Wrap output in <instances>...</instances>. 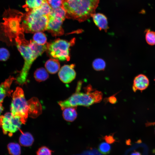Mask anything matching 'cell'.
Listing matches in <instances>:
<instances>
[{
    "mask_svg": "<svg viewBox=\"0 0 155 155\" xmlns=\"http://www.w3.org/2000/svg\"><path fill=\"white\" fill-rule=\"evenodd\" d=\"M24 33L20 34L15 40L18 49L24 60L23 67L16 79L17 83L20 84L26 82L29 71L34 61L47 49L46 44L41 45L33 40L28 41L25 38Z\"/></svg>",
    "mask_w": 155,
    "mask_h": 155,
    "instance_id": "cell-1",
    "label": "cell"
},
{
    "mask_svg": "<svg viewBox=\"0 0 155 155\" xmlns=\"http://www.w3.org/2000/svg\"><path fill=\"white\" fill-rule=\"evenodd\" d=\"M24 14L17 10L9 8L3 13V22H0V40L8 45L13 43L16 38L24 32L20 24Z\"/></svg>",
    "mask_w": 155,
    "mask_h": 155,
    "instance_id": "cell-2",
    "label": "cell"
},
{
    "mask_svg": "<svg viewBox=\"0 0 155 155\" xmlns=\"http://www.w3.org/2000/svg\"><path fill=\"white\" fill-rule=\"evenodd\" d=\"M66 18L79 22L86 20L95 13L99 0H62Z\"/></svg>",
    "mask_w": 155,
    "mask_h": 155,
    "instance_id": "cell-3",
    "label": "cell"
},
{
    "mask_svg": "<svg viewBox=\"0 0 155 155\" xmlns=\"http://www.w3.org/2000/svg\"><path fill=\"white\" fill-rule=\"evenodd\" d=\"M81 82H79L75 93L65 100L59 102L58 104L62 110L67 107L78 106L88 107L102 100V94L101 92L93 90L91 86H88L84 92H81Z\"/></svg>",
    "mask_w": 155,
    "mask_h": 155,
    "instance_id": "cell-4",
    "label": "cell"
},
{
    "mask_svg": "<svg viewBox=\"0 0 155 155\" xmlns=\"http://www.w3.org/2000/svg\"><path fill=\"white\" fill-rule=\"evenodd\" d=\"M23 18L21 25L24 32L33 33L46 30L48 16L43 15L38 8L27 12Z\"/></svg>",
    "mask_w": 155,
    "mask_h": 155,
    "instance_id": "cell-5",
    "label": "cell"
},
{
    "mask_svg": "<svg viewBox=\"0 0 155 155\" xmlns=\"http://www.w3.org/2000/svg\"><path fill=\"white\" fill-rule=\"evenodd\" d=\"M10 110L13 116L20 118L23 124L25 123L29 116V105L24 91L20 87H17L12 94Z\"/></svg>",
    "mask_w": 155,
    "mask_h": 155,
    "instance_id": "cell-6",
    "label": "cell"
},
{
    "mask_svg": "<svg viewBox=\"0 0 155 155\" xmlns=\"http://www.w3.org/2000/svg\"><path fill=\"white\" fill-rule=\"evenodd\" d=\"M75 39L70 41L59 38L46 43L47 49L49 54L52 57L61 61H69L70 58L69 49L74 44Z\"/></svg>",
    "mask_w": 155,
    "mask_h": 155,
    "instance_id": "cell-7",
    "label": "cell"
},
{
    "mask_svg": "<svg viewBox=\"0 0 155 155\" xmlns=\"http://www.w3.org/2000/svg\"><path fill=\"white\" fill-rule=\"evenodd\" d=\"M22 124L20 118L13 116L11 113H7L3 115L0 116V127L4 134L9 136L20 129Z\"/></svg>",
    "mask_w": 155,
    "mask_h": 155,
    "instance_id": "cell-8",
    "label": "cell"
},
{
    "mask_svg": "<svg viewBox=\"0 0 155 155\" xmlns=\"http://www.w3.org/2000/svg\"><path fill=\"white\" fill-rule=\"evenodd\" d=\"M48 18L46 30L51 33L53 36H59L63 35L64 32L62 25L64 20L49 15Z\"/></svg>",
    "mask_w": 155,
    "mask_h": 155,
    "instance_id": "cell-9",
    "label": "cell"
},
{
    "mask_svg": "<svg viewBox=\"0 0 155 155\" xmlns=\"http://www.w3.org/2000/svg\"><path fill=\"white\" fill-rule=\"evenodd\" d=\"M75 65H65L59 70L58 76L60 80L65 83H69L75 78L76 73L74 69Z\"/></svg>",
    "mask_w": 155,
    "mask_h": 155,
    "instance_id": "cell-10",
    "label": "cell"
},
{
    "mask_svg": "<svg viewBox=\"0 0 155 155\" xmlns=\"http://www.w3.org/2000/svg\"><path fill=\"white\" fill-rule=\"evenodd\" d=\"M149 80L144 75L140 74L136 76L133 80L132 89L134 92L139 90L142 91L148 87Z\"/></svg>",
    "mask_w": 155,
    "mask_h": 155,
    "instance_id": "cell-11",
    "label": "cell"
},
{
    "mask_svg": "<svg viewBox=\"0 0 155 155\" xmlns=\"http://www.w3.org/2000/svg\"><path fill=\"white\" fill-rule=\"evenodd\" d=\"M16 80L13 77L10 76L3 82L0 84V103H1L6 96H11L13 91L10 86L13 81Z\"/></svg>",
    "mask_w": 155,
    "mask_h": 155,
    "instance_id": "cell-12",
    "label": "cell"
},
{
    "mask_svg": "<svg viewBox=\"0 0 155 155\" xmlns=\"http://www.w3.org/2000/svg\"><path fill=\"white\" fill-rule=\"evenodd\" d=\"M92 17L93 21L99 29L104 30L106 31L108 28V21L106 16L103 14L98 13L93 14Z\"/></svg>",
    "mask_w": 155,
    "mask_h": 155,
    "instance_id": "cell-13",
    "label": "cell"
},
{
    "mask_svg": "<svg viewBox=\"0 0 155 155\" xmlns=\"http://www.w3.org/2000/svg\"><path fill=\"white\" fill-rule=\"evenodd\" d=\"M29 105V115L35 117L41 113V106L37 99L33 98L28 101Z\"/></svg>",
    "mask_w": 155,
    "mask_h": 155,
    "instance_id": "cell-14",
    "label": "cell"
},
{
    "mask_svg": "<svg viewBox=\"0 0 155 155\" xmlns=\"http://www.w3.org/2000/svg\"><path fill=\"white\" fill-rule=\"evenodd\" d=\"M45 66L49 73L51 74H55L59 70L60 64L57 59H51L46 62Z\"/></svg>",
    "mask_w": 155,
    "mask_h": 155,
    "instance_id": "cell-15",
    "label": "cell"
},
{
    "mask_svg": "<svg viewBox=\"0 0 155 155\" xmlns=\"http://www.w3.org/2000/svg\"><path fill=\"white\" fill-rule=\"evenodd\" d=\"M76 108V107H71L64 108L63 112L64 119L68 122H72L74 121L78 115Z\"/></svg>",
    "mask_w": 155,
    "mask_h": 155,
    "instance_id": "cell-16",
    "label": "cell"
},
{
    "mask_svg": "<svg viewBox=\"0 0 155 155\" xmlns=\"http://www.w3.org/2000/svg\"><path fill=\"white\" fill-rule=\"evenodd\" d=\"M34 141V137L30 133L22 132V134L19 138V142L21 146L25 147L31 146L33 144Z\"/></svg>",
    "mask_w": 155,
    "mask_h": 155,
    "instance_id": "cell-17",
    "label": "cell"
},
{
    "mask_svg": "<svg viewBox=\"0 0 155 155\" xmlns=\"http://www.w3.org/2000/svg\"><path fill=\"white\" fill-rule=\"evenodd\" d=\"M46 0H26L25 4L23 6L27 12L40 7Z\"/></svg>",
    "mask_w": 155,
    "mask_h": 155,
    "instance_id": "cell-18",
    "label": "cell"
},
{
    "mask_svg": "<svg viewBox=\"0 0 155 155\" xmlns=\"http://www.w3.org/2000/svg\"><path fill=\"white\" fill-rule=\"evenodd\" d=\"M48 73L46 70L43 68H40L37 69L34 73V77L35 80L38 82L44 81L49 78Z\"/></svg>",
    "mask_w": 155,
    "mask_h": 155,
    "instance_id": "cell-19",
    "label": "cell"
},
{
    "mask_svg": "<svg viewBox=\"0 0 155 155\" xmlns=\"http://www.w3.org/2000/svg\"><path fill=\"white\" fill-rule=\"evenodd\" d=\"M49 15L61 19L63 20L66 18V12L62 6L52 9Z\"/></svg>",
    "mask_w": 155,
    "mask_h": 155,
    "instance_id": "cell-20",
    "label": "cell"
},
{
    "mask_svg": "<svg viewBox=\"0 0 155 155\" xmlns=\"http://www.w3.org/2000/svg\"><path fill=\"white\" fill-rule=\"evenodd\" d=\"M33 40L38 44L44 45L46 44L47 38L43 33L42 32H35L33 37Z\"/></svg>",
    "mask_w": 155,
    "mask_h": 155,
    "instance_id": "cell-21",
    "label": "cell"
},
{
    "mask_svg": "<svg viewBox=\"0 0 155 155\" xmlns=\"http://www.w3.org/2000/svg\"><path fill=\"white\" fill-rule=\"evenodd\" d=\"M9 154L11 155H20L21 149L20 145L17 143L11 142L7 146Z\"/></svg>",
    "mask_w": 155,
    "mask_h": 155,
    "instance_id": "cell-22",
    "label": "cell"
},
{
    "mask_svg": "<svg viewBox=\"0 0 155 155\" xmlns=\"http://www.w3.org/2000/svg\"><path fill=\"white\" fill-rule=\"evenodd\" d=\"M92 65L93 68L95 70L97 71H100L104 69L106 66V63L103 60L98 58L94 61Z\"/></svg>",
    "mask_w": 155,
    "mask_h": 155,
    "instance_id": "cell-23",
    "label": "cell"
},
{
    "mask_svg": "<svg viewBox=\"0 0 155 155\" xmlns=\"http://www.w3.org/2000/svg\"><path fill=\"white\" fill-rule=\"evenodd\" d=\"M98 150L102 154L107 155L109 154L111 152V146L108 143L103 142L99 145Z\"/></svg>",
    "mask_w": 155,
    "mask_h": 155,
    "instance_id": "cell-24",
    "label": "cell"
},
{
    "mask_svg": "<svg viewBox=\"0 0 155 155\" xmlns=\"http://www.w3.org/2000/svg\"><path fill=\"white\" fill-rule=\"evenodd\" d=\"M146 40L150 45H155V32L147 30L146 34Z\"/></svg>",
    "mask_w": 155,
    "mask_h": 155,
    "instance_id": "cell-25",
    "label": "cell"
},
{
    "mask_svg": "<svg viewBox=\"0 0 155 155\" xmlns=\"http://www.w3.org/2000/svg\"><path fill=\"white\" fill-rule=\"evenodd\" d=\"M53 151L45 146L40 148L36 152V155H52Z\"/></svg>",
    "mask_w": 155,
    "mask_h": 155,
    "instance_id": "cell-26",
    "label": "cell"
},
{
    "mask_svg": "<svg viewBox=\"0 0 155 155\" xmlns=\"http://www.w3.org/2000/svg\"><path fill=\"white\" fill-rule=\"evenodd\" d=\"M9 53L7 49L3 48H0V61H6L9 58Z\"/></svg>",
    "mask_w": 155,
    "mask_h": 155,
    "instance_id": "cell-27",
    "label": "cell"
},
{
    "mask_svg": "<svg viewBox=\"0 0 155 155\" xmlns=\"http://www.w3.org/2000/svg\"><path fill=\"white\" fill-rule=\"evenodd\" d=\"M52 9H56L62 6V0H46Z\"/></svg>",
    "mask_w": 155,
    "mask_h": 155,
    "instance_id": "cell-28",
    "label": "cell"
},
{
    "mask_svg": "<svg viewBox=\"0 0 155 155\" xmlns=\"http://www.w3.org/2000/svg\"><path fill=\"white\" fill-rule=\"evenodd\" d=\"M104 140L108 144H112L115 141L113 136L112 135L106 136L104 137Z\"/></svg>",
    "mask_w": 155,
    "mask_h": 155,
    "instance_id": "cell-29",
    "label": "cell"
},
{
    "mask_svg": "<svg viewBox=\"0 0 155 155\" xmlns=\"http://www.w3.org/2000/svg\"><path fill=\"white\" fill-rule=\"evenodd\" d=\"M109 101L111 103H114L116 102V99L115 97L111 96L109 98Z\"/></svg>",
    "mask_w": 155,
    "mask_h": 155,
    "instance_id": "cell-30",
    "label": "cell"
},
{
    "mask_svg": "<svg viewBox=\"0 0 155 155\" xmlns=\"http://www.w3.org/2000/svg\"><path fill=\"white\" fill-rule=\"evenodd\" d=\"M130 155H141V154L139 152H132Z\"/></svg>",
    "mask_w": 155,
    "mask_h": 155,
    "instance_id": "cell-31",
    "label": "cell"
},
{
    "mask_svg": "<svg viewBox=\"0 0 155 155\" xmlns=\"http://www.w3.org/2000/svg\"><path fill=\"white\" fill-rule=\"evenodd\" d=\"M3 107L1 103H0V115L3 110Z\"/></svg>",
    "mask_w": 155,
    "mask_h": 155,
    "instance_id": "cell-32",
    "label": "cell"
},
{
    "mask_svg": "<svg viewBox=\"0 0 155 155\" xmlns=\"http://www.w3.org/2000/svg\"></svg>",
    "mask_w": 155,
    "mask_h": 155,
    "instance_id": "cell-33",
    "label": "cell"
},
{
    "mask_svg": "<svg viewBox=\"0 0 155 155\" xmlns=\"http://www.w3.org/2000/svg\"></svg>",
    "mask_w": 155,
    "mask_h": 155,
    "instance_id": "cell-34",
    "label": "cell"
}]
</instances>
